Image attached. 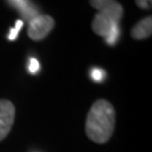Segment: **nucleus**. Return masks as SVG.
Instances as JSON below:
<instances>
[{
	"label": "nucleus",
	"mask_w": 152,
	"mask_h": 152,
	"mask_svg": "<svg viewBox=\"0 0 152 152\" xmlns=\"http://www.w3.org/2000/svg\"><path fill=\"white\" fill-rule=\"evenodd\" d=\"M115 109L113 105L98 99L91 105L86 120V134L98 144H104L110 139L115 129Z\"/></svg>",
	"instance_id": "1"
},
{
	"label": "nucleus",
	"mask_w": 152,
	"mask_h": 152,
	"mask_svg": "<svg viewBox=\"0 0 152 152\" xmlns=\"http://www.w3.org/2000/svg\"><path fill=\"white\" fill-rule=\"evenodd\" d=\"M123 17V7L116 1H110L95 16L91 24L94 33L102 37H106L115 25H120Z\"/></svg>",
	"instance_id": "2"
},
{
	"label": "nucleus",
	"mask_w": 152,
	"mask_h": 152,
	"mask_svg": "<svg viewBox=\"0 0 152 152\" xmlns=\"http://www.w3.org/2000/svg\"><path fill=\"white\" fill-rule=\"evenodd\" d=\"M28 23V37L35 42L44 39L55 25L54 19L49 15H37Z\"/></svg>",
	"instance_id": "3"
},
{
	"label": "nucleus",
	"mask_w": 152,
	"mask_h": 152,
	"mask_svg": "<svg viewBox=\"0 0 152 152\" xmlns=\"http://www.w3.org/2000/svg\"><path fill=\"white\" fill-rule=\"evenodd\" d=\"M15 120V106L7 99H0V141L11 131Z\"/></svg>",
	"instance_id": "4"
},
{
	"label": "nucleus",
	"mask_w": 152,
	"mask_h": 152,
	"mask_svg": "<svg viewBox=\"0 0 152 152\" xmlns=\"http://www.w3.org/2000/svg\"><path fill=\"white\" fill-rule=\"evenodd\" d=\"M152 33V17L148 16L136 23L135 26L132 28L131 35L134 39H145L150 37Z\"/></svg>",
	"instance_id": "5"
},
{
	"label": "nucleus",
	"mask_w": 152,
	"mask_h": 152,
	"mask_svg": "<svg viewBox=\"0 0 152 152\" xmlns=\"http://www.w3.org/2000/svg\"><path fill=\"white\" fill-rule=\"evenodd\" d=\"M10 5L15 7L17 10L23 15L24 19L31 20L34 17H36L38 14V10L32 5V2L29 0H9Z\"/></svg>",
	"instance_id": "6"
},
{
	"label": "nucleus",
	"mask_w": 152,
	"mask_h": 152,
	"mask_svg": "<svg viewBox=\"0 0 152 152\" xmlns=\"http://www.w3.org/2000/svg\"><path fill=\"white\" fill-rule=\"evenodd\" d=\"M121 36V28L120 25H115L114 27L112 28V31L109 32V34L105 37V41L108 45H115L117 43L118 38Z\"/></svg>",
	"instance_id": "7"
},
{
	"label": "nucleus",
	"mask_w": 152,
	"mask_h": 152,
	"mask_svg": "<svg viewBox=\"0 0 152 152\" xmlns=\"http://www.w3.org/2000/svg\"><path fill=\"white\" fill-rule=\"evenodd\" d=\"M23 25H24V22H23V20H17L15 27L10 28V31H9L8 39L15 41V39L17 38V36H18V33H19V31H20V28L23 27Z\"/></svg>",
	"instance_id": "8"
},
{
	"label": "nucleus",
	"mask_w": 152,
	"mask_h": 152,
	"mask_svg": "<svg viewBox=\"0 0 152 152\" xmlns=\"http://www.w3.org/2000/svg\"><path fill=\"white\" fill-rule=\"evenodd\" d=\"M104 77H105V72H104L103 70H100V69H92V71H91L92 80L99 82L103 80Z\"/></svg>",
	"instance_id": "9"
},
{
	"label": "nucleus",
	"mask_w": 152,
	"mask_h": 152,
	"mask_svg": "<svg viewBox=\"0 0 152 152\" xmlns=\"http://www.w3.org/2000/svg\"><path fill=\"white\" fill-rule=\"evenodd\" d=\"M39 68H41L39 62H38L36 59L32 58V59L29 60V66H28V70H29V72H31V73H36V72L39 70Z\"/></svg>",
	"instance_id": "10"
},
{
	"label": "nucleus",
	"mask_w": 152,
	"mask_h": 152,
	"mask_svg": "<svg viewBox=\"0 0 152 152\" xmlns=\"http://www.w3.org/2000/svg\"><path fill=\"white\" fill-rule=\"evenodd\" d=\"M110 1H113V0H90L92 7L98 9V10H100L102 8H104V7L107 5L108 2H110Z\"/></svg>",
	"instance_id": "11"
},
{
	"label": "nucleus",
	"mask_w": 152,
	"mask_h": 152,
	"mask_svg": "<svg viewBox=\"0 0 152 152\" xmlns=\"http://www.w3.org/2000/svg\"><path fill=\"white\" fill-rule=\"evenodd\" d=\"M135 2L141 9L144 10L151 9V0H135Z\"/></svg>",
	"instance_id": "12"
}]
</instances>
